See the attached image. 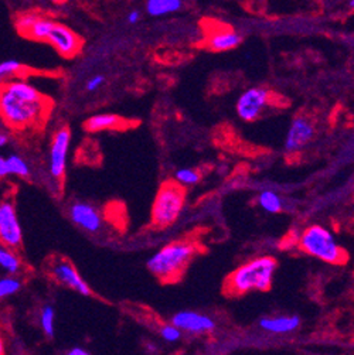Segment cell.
<instances>
[{"label":"cell","mask_w":354,"mask_h":355,"mask_svg":"<svg viewBox=\"0 0 354 355\" xmlns=\"http://www.w3.org/2000/svg\"><path fill=\"white\" fill-rule=\"evenodd\" d=\"M50 108V101L27 81L0 83V118L12 129H35L47 119Z\"/></svg>","instance_id":"cell-1"},{"label":"cell","mask_w":354,"mask_h":355,"mask_svg":"<svg viewBox=\"0 0 354 355\" xmlns=\"http://www.w3.org/2000/svg\"><path fill=\"white\" fill-rule=\"evenodd\" d=\"M203 252V246L190 238L166 243L146 262L148 270L162 283L179 280L193 259Z\"/></svg>","instance_id":"cell-2"},{"label":"cell","mask_w":354,"mask_h":355,"mask_svg":"<svg viewBox=\"0 0 354 355\" xmlns=\"http://www.w3.org/2000/svg\"><path fill=\"white\" fill-rule=\"evenodd\" d=\"M278 262L272 257H258L235 268L226 279L224 291L230 296L267 292L272 288Z\"/></svg>","instance_id":"cell-3"},{"label":"cell","mask_w":354,"mask_h":355,"mask_svg":"<svg viewBox=\"0 0 354 355\" xmlns=\"http://www.w3.org/2000/svg\"><path fill=\"white\" fill-rule=\"evenodd\" d=\"M298 245L303 254L328 265L342 266L348 261L347 251L339 243L335 234L321 224L306 227L299 235Z\"/></svg>","instance_id":"cell-4"},{"label":"cell","mask_w":354,"mask_h":355,"mask_svg":"<svg viewBox=\"0 0 354 355\" xmlns=\"http://www.w3.org/2000/svg\"><path fill=\"white\" fill-rule=\"evenodd\" d=\"M24 37L50 44L65 58L76 57L83 49V39L73 28L47 17H40Z\"/></svg>","instance_id":"cell-5"},{"label":"cell","mask_w":354,"mask_h":355,"mask_svg":"<svg viewBox=\"0 0 354 355\" xmlns=\"http://www.w3.org/2000/svg\"><path fill=\"white\" fill-rule=\"evenodd\" d=\"M186 205V190L176 182H165L153 200L151 211V223L155 228L166 230L171 227Z\"/></svg>","instance_id":"cell-6"},{"label":"cell","mask_w":354,"mask_h":355,"mask_svg":"<svg viewBox=\"0 0 354 355\" xmlns=\"http://www.w3.org/2000/svg\"><path fill=\"white\" fill-rule=\"evenodd\" d=\"M271 103V92L262 87H253L244 91L235 103V111L241 121H257Z\"/></svg>","instance_id":"cell-7"},{"label":"cell","mask_w":354,"mask_h":355,"mask_svg":"<svg viewBox=\"0 0 354 355\" xmlns=\"http://www.w3.org/2000/svg\"><path fill=\"white\" fill-rule=\"evenodd\" d=\"M170 323L176 326L182 333L190 336H204L214 333L217 323L214 318L205 313L196 310H180L170 317Z\"/></svg>","instance_id":"cell-8"},{"label":"cell","mask_w":354,"mask_h":355,"mask_svg":"<svg viewBox=\"0 0 354 355\" xmlns=\"http://www.w3.org/2000/svg\"><path fill=\"white\" fill-rule=\"evenodd\" d=\"M23 242V230L17 217L13 201L0 202V243L2 246L17 250Z\"/></svg>","instance_id":"cell-9"},{"label":"cell","mask_w":354,"mask_h":355,"mask_svg":"<svg viewBox=\"0 0 354 355\" xmlns=\"http://www.w3.org/2000/svg\"><path fill=\"white\" fill-rule=\"evenodd\" d=\"M49 273L56 282L60 283V285L73 289L83 296H91L92 292L88 286V283L84 280V277L78 273L76 266L69 261L54 259L49 265Z\"/></svg>","instance_id":"cell-10"},{"label":"cell","mask_w":354,"mask_h":355,"mask_svg":"<svg viewBox=\"0 0 354 355\" xmlns=\"http://www.w3.org/2000/svg\"><path fill=\"white\" fill-rule=\"evenodd\" d=\"M314 133V125L309 118L303 115L294 118L288 128L285 141H283V150H285L287 155L302 152L313 140Z\"/></svg>","instance_id":"cell-11"},{"label":"cell","mask_w":354,"mask_h":355,"mask_svg":"<svg viewBox=\"0 0 354 355\" xmlns=\"http://www.w3.org/2000/svg\"><path fill=\"white\" fill-rule=\"evenodd\" d=\"M69 144L71 130L67 126H62L54 133L50 148V174L56 180H62L65 175Z\"/></svg>","instance_id":"cell-12"},{"label":"cell","mask_w":354,"mask_h":355,"mask_svg":"<svg viewBox=\"0 0 354 355\" xmlns=\"http://www.w3.org/2000/svg\"><path fill=\"white\" fill-rule=\"evenodd\" d=\"M68 216H69V220L73 221L78 228L90 234H96L103 227L102 214L98 211L96 207H94L90 202L76 201L74 204H71L68 209Z\"/></svg>","instance_id":"cell-13"},{"label":"cell","mask_w":354,"mask_h":355,"mask_svg":"<svg viewBox=\"0 0 354 355\" xmlns=\"http://www.w3.org/2000/svg\"><path fill=\"white\" fill-rule=\"evenodd\" d=\"M260 329L269 334L285 336L295 333L302 326V318L298 314H279V315H267L262 317L260 323Z\"/></svg>","instance_id":"cell-14"},{"label":"cell","mask_w":354,"mask_h":355,"mask_svg":"<svg viewBox=\"0 0 354 355\" xmlns=\"http://www.w3.org/2000/svg\"><path fill=\"white\" fill-rule=\"evenodd\" d=\"M129 126V122L115 114H98L90 116L84 128L88 132H102V130H121Z\"/></svg>","instance_id":"cell-15"},{"label":"cell","mask_w":354,"mask_h":355,"mask_svg":"<svg viewBox=\"0 0 354 355\" xmlns=\"http://www.w3.org/2000/svg\"><path fill=\"white\" fill-rule=\"evenodd\" d=\"M242 42L241 34L233 30L217 31L211 35L207 42V46L212 51H228L238 47Z\"/></svg>","instance_id":"cell-16"},{"label":"cell","mask_w":354,"mask_h":355,"mask_svg":"<svg viewBox=\"0 0 354 355\" xmlns=\"http://www.w3.org/2000/svg\"><path fill=\"white\" fill-rule=\"evenodd\" d=\"M257 205L265 211L267 214H280V212L285 211V200L283 197L272 190V189H265L261 190L257 196Z\"/></svg>","instance_id":"cell-17"},{"label":"cell","mask_w":354,"mask_h":355,"mask_svg":"<svg viewBox=\"0 0 354 355\" xmlns=\"http://www.w3.org/2000/svg\"><path fill=\"white\" fill-rule=\"evenodd\" d=\"M183 6V0H148L146 12L152 17H162L179 12Z\"/></svg>","instance_id":"cell-18"},{"label":"cell","mask_w":354,"mask_h":355,"mask_svg":"<svg viewBox=\"0 0 354 355\" xmlns=\"http://www.w3.org/2000/svg\"><path fill=\"white\" fill-rule=\"evenodd\" d=\"M0 268L9 275H17L22 270V261L16 255L15 250L0 246Z\"/></svg>","instance_id":"cell-19"},{"label":"cell","mask_w":354,"mask_h":355,"mask_svg":"<svg viewBox=\"0 0 354 355\" xmlns=\"http://www.w3.org/2000/svg\"><path fill=\"white\" fill-rule=\"evenodd\" d=\"M201 171L199 168H193V167H182V168H177L174 171L173 175V182H176L177 184H180L182 187H192L200 183L201 180Z\"/></svg>","instance_id":"cell-20"},{"label":"cell","mask_w":354,"mask_h":355,"mask_svg":"<svg viewBox=\"0 0 354 355\" xmlns=\"http://www.w3.org/2000/svg\"><path fill=\"white\" fill-rule=\"evenodd\" d=\"M40 326L47 337H54L56 333V310L51 304L43 306L40 311Z\"/></svg>","instance_id":"cell-21"},{"label":"cell","mask_w":354,"mask_h":355,"mask_svg":"<svg viewBox=\"0 0 354 355\" xmlns=\"http://www.w3.org/2000/svg\"><path fill=\"white\" fill-rule=\"evenodd\" d=\"M26 67L17 60H6L0 62V83H5L13 77L24 73Z\"/></svg>","instance_id":"cell-22"},{"label":"cell","mask_w":354,"mask_h":355,"mask_svg":"<svg viewBox=\"0 0 354 355\" xmlns=\"http://www.w3.org/2000/svg\"><path fill=\"white\" fill-rule=\"evenodd\" d=\"M6 159H8L10 175L20 177V179H27V177L30 175V166L22 156L9 155Z\"/></svg>","instance_id":"cell-23"},{"label":"cell","mask_w":354,"mask_h":355,"mask_svg":"<svg viewBox=\"0 0 354 355\" xmlns=\"http://www.w3.org/2000/svg\"><path fill=\"white\" fill-rule=\"evenodd\" d=\"M22 289V280L15 275L0 277V299L16 295Z\"/></svg>","instance_id":"cell-24"},{"label":"cell","mask_w":354,"mask_h":355,"mask_svg":"<svg viewBox=\"0 0 354 355\" xmlns=\"http://www.w3.org/2000/svg\"><path fill=\"white\" fill-rule=\"evenodd\" d=\"M158 333H159V336H160V338L163 341L170 343V344L179 343L182 340V337H183V333L179 329H177L176 326H173L170 322L159 324Z\"/></svg>","instance_id":"cell-25"},{"label":"cell","mask_w":354,"mask_h":355,"mask_svg":"<svg viewBox=\"0 0 354 355\" xmlns=\"http://www.w3.org/2000/svg\"><path fill=\"white\" fill-rule=\"evenodd\" d=\"M40 17H42V16L37 15V13L27 12V13L20 15V16L16 19L15 26H16L17 31H19L22 35H26V34L31 30V27H33L35 23H37V20H39Z\"/></svg>","instance_id":"cell-26"},{"label":"cell","mask_w":354,"mask_h":355,"mask_svg":"<svg viewBox=\"0 0 354 355\" xmlns=\"http://www.w3.org/2000/svg\"><path fill=\"white\" fill-rule=\"evenodd\" d=\"M103 81H105L103 76H95V77H92V78L87 83L85 88H87V91H96V89L103 84Z\"/></svg>","instance_id":"cell-27"},{"label":"cell","mask_w":354,"mask_h":355,"mask_svg":"<svg viewBox=\"0 0 354 355\" xmlns=\"http://www.w3.org/2000/svg\"><path fill=\"white\" fill-rule=\"evenodd\" d=\"M9 175H10V170H9L8 159L0 156V179H6Z\"/></svg>","instance_id":"cell-28"},{"label":"cell","mask_w":354,"mask_h":355,"mask_svg":"<svg viewBox=\"0 0 354 355\" xmlns=\"http://www.w3.org/2000/svg\"><path fill=\"white\" fill-rule=\"evenodd\" d=\"M126 20L129 24H136L139 20H140V13L137 10H132L128 16H126Z\"/></svg>","instance_id":"cell-29"},{"label":"cell","mask_w":354,"mask_h":355,"mask_svg":"<svg viewBox=\"0 0 354 355\" xmlns=\"http://www.w3.org/2000/svg\"><path fill=\"white\" fill-rule=\"evenodd\" d=\"M67 355H91L87 349H84V348H81V347H74V348H71L68 352H67Z\"/></svg>","instance_id":"cell-30"},{"label":"cell","mask_w":354,"mask_h":355,"mask_svg":"<svg viewBox=\"0 0 354 355\" xmlns=\"http://www.w3.org/2000/svg\"><path fill=\"white\" fill-rule=\"evenodd\" d=\"M9 144V136L8 133L0 130V148H5Z\"/></svg>","instance_id":"cell-31"},{"label":"cell","mask_w":354,"mask_h":355,"mask_svg":"<svg viewBox=\"0 0 354 355\" xmlns=\"http://www.w3.org/2000/svg\"><path fill=\"white\" fill-rule=\"evenodd\" d=\"M0 355H6V343L2 331H0Z\"/></svg>","instance_id":"cell-32"},{"label":"cell","mask_w":354,"mask_h":355,"mask_svg":"<svg viewBox=\"0 0 354 355\" xmlns=\"http://www.w3.org/2000/svg\"><path fill=\"white\" fill-rule=\"evenodd\" d=\"M146 349L151 352V354H153V352H158V349H159V347H158V344H155V343H148L146 344Z\"/></svg>","instance_id":"cell-33"},{"label":"cell","mask_w":354,"mask_h":355,"mask_svg":"<svg viewBox=\"0 0 354 355\" xmlns=\"http://www.w3.org/2000/svg\"><path fill=\"white\" fill-rule=\"evenodd\" d=\"M53 3H56V5H62V3H65L67 0H51Z\"/></svg>","instance_id":"cell-34"},{"label":"cell","mask_w":354,"mask_h":355,"mask_svg":"<svg viewBox=\"0 0 354 355\" xmlns=\"http://www.w3.org/2000/svg\"><path fill=\"white\" fill-rule=\"evenodd\" d=\"M350 6L354 9V0H351V2H350Z\"/></svg>","instance_id":"cell-35"}]
</instances>
